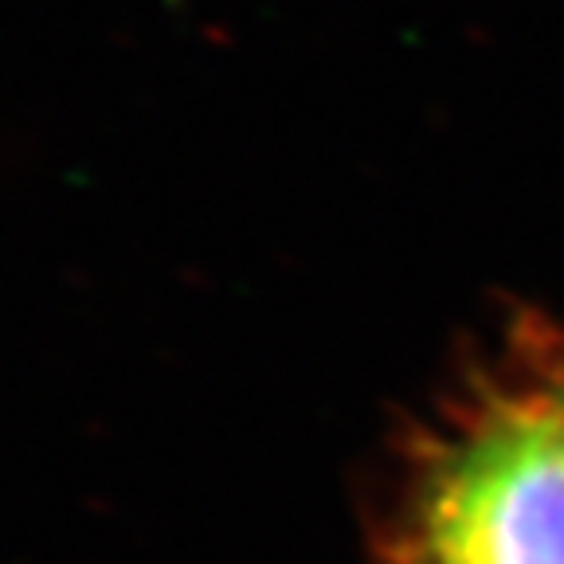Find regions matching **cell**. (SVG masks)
<instances>
[{"mask_svg": "<svg viewBox=\"0 0 564 564\" xmlns=\"http://www.w3.org/2000/svg\"><path fill=\"white\" fill-rule=\"evenodd\" d=\"M397 564H564V377L458 408L408 482Z\"/></svg>", "mask_w": 564, "mask_h": 564, "instance_id": "6da1fadb", "label": "cell"}]
</instances>
